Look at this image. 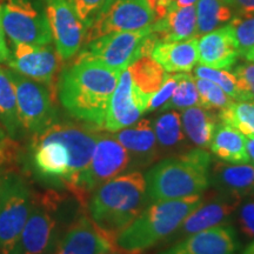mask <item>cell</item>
<instances>
[{
  "instance_id": "1",
  "label": "cell",
  "mask_w": 254,
  "mask_h": 254,
  "mask_svg": "<svg viewBox=\"0 0 254 254\" xmlns=\"http://www.w3.org/2000/svg\"><path fill=\"white\" fill-rule=\"evenodd\" d=\"M98 134L94 129L74 124H53L31 145L34 172L41 179L62 184L69 192L91 163Z\"/></svg>"
},
{
  "instance_id": "2",
  "label": "cell",
  "mask_w": 254,
  "mask_h": 254,
  "mask_svg": "<svg viewBox=\"0 0 254 254\" xmlns=\"http://www.w3.org/2000/svg\"><path fill=\"white\" fill-rule=\"evenodd\" d=\"M120 71L87 58H78L60 73L57 88L62 105L67 112L95 128H104Z\"/></svg>"
},
{
  "instance_id": "3",
  "label": "cell",
  "mask_w": 254,
  "mask_h": 254,
  "mask_svg": "<svg viewBox=\"0 0 254 254\" xmlns=\"http://www.w3.org/2000/svg\"><path fill=\"white\" fill-rule=\"evenodd\" d=\"M201 194L154 201L116 238L120 254H144L170 239L185 218L201 204Z\"/></svg>"
},
{
  "instance_id": "4",
  "label": "cell",
  "mask_w": 254,
  "mask_h": 254,
  "mask_svg": "<svg viewBox=\"0 0 254 254\" xmlns=\"http://www.w3.org/2000/svg\"><path fill=\"white\" fill-rule=\"evenodd\" d=\"M209 167L211 154L199 147L164 159L146 173L148 200L163 201L201 194L209 185Z\"/></svg>"
},
{
  "instance_id": "5",
  "label": "cell",
  "mask_w": 254,
  "mask_h": 254,
  "mask_svg": "<svg viewBox=\"0 0 254 254\" xmlns=\"http://www.w3.org/2000/svg\"><path fill=\"white\" fill-rule=\"evenodd\" d=\"M147 200L145 177L139 171H131L98 187L87 206L90 217L117 238L144 211Z\"/></svg>"
},
{
  "instance_id": "6",
  "label": "cell",
  "mask_w": 254,
  "mask_h": 254,
  "mask_svg": "<svg viewBox=\"0 0 254 254\" xmlns=\"http://www.w3.org/2000/svg\"><path fill=\"white\" fill-rule=\"evenodd\" d=\"M158 43L152 26L138 31L114 32L90 41L78 58L97 60L107 67L123 72L145 56H151Z\"/></svg>"
},
{
  "instance_id": "7",
  "label": "cell",
  "mask_w": 254,
  "mask_h": 254,
  "mask_svg": "<svg viewBox=\"0 0 254 254\" xmlns=\"http://www.w3.org/2000/svg\"><path fill=\"white\" fill-rule=\"evenodd\" d=\"M32 200L33 193L20 174L6 171L0 176V254L18 246Z\"/></svg>"
},
{
  "instance_id": "8",
  "label": "cell",
  "mask_w": 254,
  "mask_h": 254,
  "mask_svg": "<svg viewBox=\"0 0 254 254\" xmlns=\"http://www.w3.org/2000/svg\"><path fill=\"white\" fill-rule=\"evenodd\" d=\"M131 168V158L114 135L100 134L91 163L73 187L71 193L82 206H87L92 193L113 178Z\"/></svg>"
},
{
  "instance_id": "9",
  "label": "cell",
  "mask_w": 254,
  "mask_h": 254,
  "mask_svg": "<svg viewBox=\"0 0 254 254\" xmlns=\"http://www.w3.org/2000/svg\"><path fill=\"white\" fill-rule=\"evenodd\" d=\"M1 24L12 44L50 45L52 34L45 9L36 0H0Z\"/></svg>"
},
{
  "instance_id": "10",
  "label": "cell",
  "mask_w": 254,
  "mask_h": 254,
  "mask_svg": "<svg viewBox=\"0 0 254 254\" xmlns=\"http://www.w3.org/2000/svg\"><path fill=\"white\" fill-rule=\"evenodd\" d=\"M60 196L56 193L33 194L32 207L21 231L19 249L23 254H51L55 252L58 237V209Z\"/></svg>"
},
{
  "instance_id": "11",
  "label": "cell",
  "mask_w": 254,
  "mask_h": 254,
  "mask_svg": "<svg viewBox=\"0 0 254 254\" xmlns=\"http://www.w3.org/2000/svg\"><path fill=\"white\" fill-rule=\"evenodd\" d=\"M17 97L20 125L32 134H39L57 123V110L53 93L46 85L9 71Z\"/></svg>"
},
{
  "instance_id": "12",
  "label": "cell",
  "mask_w": 254,
  "mask_h": 254,
  "mask_svg": "<svg viewBox=\"0 0 254 254\" xmlns=\"http://www.w3.org/2000/svg\"><path fill=\"white\" fill-rule=\"evenodd\" d=\"M155 20V13L147 0H111L87 27L85 45L114 32L144 30L151 27Z\"/></svg>"
},
{
  "instance_id": "13",
  "label": "cell",
  "mask_w": 254,
  "mask_h": 254,
  "mask_svg": "<svg viewBox=\"0 0 254 254\" xmlns=\"http://www.w3.org/2000/svg\"><path fill=\"white\" fill-rule=\"evenodd\" d=\"M44 9L57 53L63 62L72 59L85 45L86 27L69 0H44Z\"/></svg>"
},
{
  "instance_id": "14",
  "label": "cell",
  "mask_w": 254,
  "mask_h": 254,
  "mask_svg": "<svg viewBox=\"0 0 254 254\" xmlns=\"http://www.w3.org/2000/svg\"><path fill=\"white\" fill-rule=\"evenodd\" d=\"M150 98V94L144 93L135 86L128 68L124 69L111 97L104 129L116 133L134 125L142 114L147 112Z\"/></svg>"
},
{
  "instance_id": "15",
  "label": "cell",
  "mask_w": 254,
  "mask_h": 254,
  "mask_svg": "<svg viewBox=\"0 0 254 254\" xmlns=\"http://www.w3.org/2000/svg\"><path fill=\"white\" fill-rule=\"evenodd\" d=\"M7 65L12 71L47 86H53L62 67V58L50 45L12 44Z\"/></svg>"
},
{
  "instance_id": "16",
  "label": "cell",
  "mask_w": 254,
  "mask_h": 254,
  "mask_svg": "<svg viewBox=\"0 0 254 254\" xmlns=\"http://www.w3.org/2000/svg\"><path fill=\"white\" fill-rule=\"evenodd\" d=\"M118 252L116 237L105 231L90 215H81L60 238L55 254H104Z\"/></svg>"
},
{
  "instance_id": "17",
  "label": "cell",
  "mask_w": 254,
  "mask_h": 254,
  "mask_svg": "<svg viewBox=\"0 0 254 254\" xmlns=\"http://www.w3.org/2000/svg\"><path fill=\"white\" fill-rule=\"evenodd\" d=\"M238 249L237 232L226 224L190 234L157 254H236Z\"/></svg>"
},
{
  "instance_id": "18",
  "label": "cell",
  "mask_w": 254,
  "mask_h": 254,
  "mask_svg": "<svg viewBox=\"0 0 254 254\" xmlns=\"http://www.w3.org/2000/svg\"><path fill=\"white\" fill-rule=\"evenodd\" d=\"M240 204V199L222 193H219V195L208 201L202 200L201 204L187 215L178 230L171 236L170 241L172 239L178 241L196 232L226 225L225 222L232 217Z\"/></svg>"
},
{
  "instance_id": "19",
  "label": "cell",
  "mask_w": 254,
  "mask_h": 254,
  "mask_svg": "<svg viewBox=\"0 0 254 254\" xmlns=\"http://www.w3.org/2000/svg\"><path fill=\"white\" fill-rule=\"evenodd\" d=\"M114 138L128 152L131 167H145L160 158L153 125L148 119H141L134 126L116 132Z\"/></svg>"
},
{
  "instance_id": "20",
  "label": "cell",
  "mask_w": 254,
  "mask_h": 254,
  "mask_svg": "<svg viewBox=\"0 0 254 254\" xmlns=\"http://www.w3.org/2000/svg\"><path fill=\"white\" fill-rule=\"evenodd\" d=\"M198 39V63L217 69H230L239 58L230 25H222Z\"/></svg>"
},
{
  "instance_id": "21",
  "label": "cell",
  "mask_w": 254,
  "mask_h": 254,
  "mask_svg": "<svg viewBox=\"0 0 254 254\" xmlns=\"http://www.w3.org/2000/svg\"><path fill=\"white\" fill-rule=\"evenodd\" d=\"M209 182L222 194L243 200L254 192V165L215 163L209 173Z\"/></svg>"
},
{
  "instance_id": "22",
  "label": "cell",
  "mask_w": 254,
  "mask_h": 254,
  "mask_svg": "<svg viewBox=\"0 0 254 254\" xmlns=\"http://www.w3.org/2000/svg\"><path fill=\"white\" fill-rule=\"evenodd\" d=\"M198 38L184 41H158L151 57L170 73H187L198 63Z\"/></svg>"
},
{
  "instance_id": "23",
  "label": "cell",
  "mask_w": 254,
  "mask_h": 254,
  "mask_svg": "<svg viewBox=\"0 0 254 254\" xmlns=\"http://www.w3.org/2000/svg\"><path fill=\"white\" fill-rule=\"evenodd\" d=\"M158 41H184L196 38L195 6L174 8L152 25Z\"/></svg>"
},
{
  "instance_id": "24",
  "label": "cell",
  "mask_w": 254,
  "mask_h": 254,
  "mask_svg": "<svg viewBox=\"0 0 254 254\" xmlns=\"http://www.w3.org/2000/svg\"><path fill=\"white\" fill-rule=\"evenodd\" d=\"M180 118L185 135L193 145L204 150L211 146L215 129L219 125L217 113L196 105L183 110Z\"/></svg>"
},
{
  "instance_id": "25",
  "label": "cell",
  "mask_w": 254,
  "mask_h": 254,
  "mask_svg": "<svg viewBox=\"0 0 254 254\" xmlns=\"http://www.w3.org/2000/svg\"><path fill=\"white\" fill-rule=\"evenodd\" d=\"M209 147L215 157L225 163H250L246 153V136L225 124L218 125Z\"/></svg>"
},
{
  "instance_id": "26",
  "label": "cell",
  "mask_w": 254,
  "mask_h": 254,
  "mask_svg": "<svg viewBox=\"0 0 254 254\" xmlns=\"http://www.w3.org/2000/svg\"><path fill=\"white\" fill-rule=\"evenodd\" d=\"M153 129L159 146L163 152H182L187 147L186 135L184 132L182 118L176 110L161 114L155 119Z\"/></svg>"
},
{
  "instance_id": "27",
  "label": "cell",
  "mask_w": 254,
  "mask_h": 254,
  "mask_svg": "<svg viewBox=\"0 0 254 254\" xmlns=\"http://www.w3.org/2000/svg\"><path fill=\"white\" fill-rule=\"evenodd\" d=\"M0 122L9 138H17L21 127L18 117L17 97L9 69L0 67Z\"/></svg>"
},
{
  "instance_id": "28",
  "label": "cell",
  "mask_w": 254,
  "mask_h": 254,
  "mask_svg": "<svg viewBox=\"0 0 254 254\" xmlns=\"http://www.w3.org/2000/svg\"><path fill=\"white\" fill-rule=\"evenodd\" d=\"M196 38L230 23L233 11L225 0H198L195 2Z\"/></svg>"
},
{
  "instance_id": "29",
  "label": "cell",
  "mask_w": 254,
  "mask_h": 254,
  "mask_svg": "<svg viewBox=\"0 0 254 254\" xmlns=\"http://www.w3.org/2000/svg\"><path fill=\"white\" fill-rule=\"evenodd\" d=\"M133 82L146 94L155 93L167 77V72L151 56L138 59L128 67Z\"/></svg>"
},
{
  "instance_id": "30",
  "label": "cell",
  "mask_w": 254,
  "mask_h": 254,
  "mask_svg": "<svg viewBox=\"0 0 254 254\" xmlns=\"http://www.w3.org/2000/svg\"><path fill=\"white\" fill-rule=\"evenodd\" d=\"M221 124L237 129L245 136H254V103L253 101H232L226 109L218 113Z\"/></svg>"
},
{
  "instance_id": "31",
  "label": "cell",
  "mask_w": 254,
  "mask_h": 254,
  "mask_svg": "<svg viewBox=\"0 0 254 254\" xmlns=\"http://www.w3.org/2000/svg\"><path fill=\"white\" fill-rule=\"evenodd\" d=\"M194 81L199 95V105L204 109L217 113V111L220 112L234 101L214 82L198 77H194Z\"/></svg>"
},
{
  "instance_id": "32",
  "label": "cell",
  "mask_w": 254,
  "mask_h": 254,
  "mask_svg": "<svg viewBox=\"0 0 254 254\" xmlns=\"http://www.w3.org/2000/svg\"><path fill=\"white\" fill-rule=\"evenodd\" d=\"M199 105V95L196 91L194 77L189 73H182L176 90L171 99L164 105L161 110H185Z\"/></svg>"
},
{
  "instance_id": "33",
  "label": "cell",
  "mask_w": 254,
  "mask_h": 254,
  "mask_svg": "<svg viewBox=\"0 0 254 254\" xmlns=\"http://www.w3.org/2000/svg\"><path fill=\"white\" fill-rule=\"evenodd\" d=\"M194 73L195 77L217 84L233 100H240L239 88H238L236 77L232 72H228L227 69H217L204 65H198L194 68Z\"/></svg>"
},
{
  "instance_id": "34",
  "label": "cell",
  "mask_w": 254,
  "mask_h": 254,
  "mask_svg": "<svg viewBox=\"0 0 254 254\" xmlns=\"http://www.w3.org/2000/svg\"><path fill=\"white\" fill-rule=\"evenodd\" d=\"M230 25L234 43L243 56L247 51L254 47V14L253 15H233Z\"/></svg>"
},
{
  "instance_id": "35",
  "label": "cell",
  "mask_w": 254,
  "mask_h": 254,
  "mask_svg": "<svg viewBox=\"0 0 254 254\" xmlns=\"http://www.w3.org/2000/svg\"><path fill=\"white\" fill-rule=\"evenodd\" d=\"M236 77L238 88L240 92V100L254 103V63H241L232 72Z\"/></svg>"
},
{
  "instance_id": "36",
  "label": "cell",
  "mask_w": 254,
  "mask_h": 254,
  "mask_svg": "<svg viewBox=\"0 0 254 254\" xmlns=\"http://www.w3.org/2000/svg\"><path fill=\"white\" fill-rule=\"evenodd\" d=\"M77 12L84 26L87 27L93 23L98 14L105 8L111 0H69Z\"/></svg>"
},
{
  "instance_id": "37",
  "label": "cell",
  "mask_w": 254,
  "mask_h": 254,
  "mask_svg": "<svg viewBox=\"0 0 254 254\" xmlns=\"http://www.w3.org/2000/svg\"><path fill=\"white\" fill-rule=\"evenodd\" d=\"M182 77V73H173V74H167L164 84L159 90L151 95L150 101H148L147 112L155 110H161L164 105L167 103L172 97L174 90H176L179 79Z\"/></svg>"
},
{
  "instance_id": "38",
  "label": "cell",
  "mask_w": 254,
  "mask_h": 254,
  "mask_svg": "<svg viewBox=\"0 0 254 254\" xmlns=\"http://www.w3.org/2000/svg\"><path fill=\"white\" fill-rule=\"evenodd\" d=\"M238 208V225L240 232L247 239L254 240V199H247Z\"/></svg>"
},
{
  "instance_id": "39",
  "label": "cell",
  "mask_w": 254,
  "mask_h": 254,
  "mask_svg": "<svg viewBox=\"0 0 254 254\" xmlns=\"http://www.w3.org/2000/svg\"><path fill=\"white\" fill-rule=\"evenodd\" d=\"M196 1H198V0H158V4L154 8L155 18H157L158 20V19L166 15L167 12L172 11L174 8L187 7V6L195 5Z\"/></svg>"
},
{
  "instance_id": "40",
  "label": "cell",
  "mask_w": 254,
  "mask_h": 254,
  "mask_svg": "<svg viewBox=\"0 0 254 254\" xmlns=\"http://www.w3.org/2000/svg\"><path fill=\"white\" fill-rule=\"evenodd\" d=\"M234 15H253L254 0H225Z\"/></svg>"
},
{
  "instance_id": "41",
  "label": "cell",
  "mask_w": 254,
  "mask_h": 254,
  "mask_svg": "<svg viewBox=\"0 0 254 254\" xmlns=\"http://www.w3.org/2000/svg\"><path fill=\"white\" fill-rule=\"evenodd\" d=\"M11 57V50L6 41V36L1 24V12H0V63H7Z\"/></svg>"
},
{
  "instance_id": "42",
  "label": "cell",
  "mask_w": 254,
  "mask_h": 254,
  "mask_svg": "<svg viewBox=\"0 0 254 254\" xmlns=\"http://www.w3.org/2000/svg\"><path fill=\"white\" fill-rule=\"evenodd\" d=\"M246 153L250 163L254 165V136L246 138Z\"/></svg>"
},
{
  "instance_id": "43",
  "label": "cell",
  "mask_w": 254,
  "mask_h": 254,
  "mask_svg": "<svg viewBox=\"0 0 254 254\" xmlns=\"http://www.w3.org/2000/svg\"><path fill=\"white\" fill-rule=\"evenodd\" d=\"M241 57H243V58L245 60H247V62L254 63V47H253V49L247 51V52L244 53V55Z\"/></svg>"
},
{
  "instance_id": "44",
  "label": "cell",
  "mask_w": 254,
  "mask_h": 254,
  "mask_svg": "<svg viewBox=\"0 0 254 254\" xmlns=\"http://www.w3.org/2000/svg\"><path fill=\"white\" fill-rule=\"evenodd\" d=\"M243 254H254V241L246 247V250L244 251Z\"/></svg>"
},
{
  "instance_id": "45",
  "label": "cell",
  "mask_w": 254,
  "mask_h": 254,
  "mask_svg": "<svg viewBox=\"0 0 254 254\" xmlns=\"http://www.w3.org/2000/svg\"><path fill=\"white\" fill-rule=\"evenodd\" d=\"M1 254H23V252H21V250L19 249V246H17V247H15V249H13L12 251H9V252L1 253Z\"/></svg>"
},
{
  "instance_id": "46",
  "label": "cell",
  "mask_w": 254,
  "mask_h": 254,
  "mask_svg": "<svg viewBox=\"0 0 254 254\" xmlns=\"http://www.w3.org/2000/svg\"><path fill=\"white\" fill-rule=\"evenodd\" d=\"M147 1H148V4H150L151 8L154 11L155 6H157V4H158V0H147Z\"/></svg>"
},
{
  "instance_id": "47",
  "label": "cell",
  "mask_w": 254,
  "mask_h": 254,
  "mask_svg": "<svg viewBox=\"0 0 254 254\" xmlns=\"http://www.w3.org/2000/svg\"><path fill=\"white\" fill-rule=\"evenodd\" d=\"M5 136H4V134H2V129H1V127H0V140H1V139H4Z\"/></svg>"
},
{
  "instance_id": "48",
  "label": "cell",
  "mask_w": 254,
  "mask_h": 254,
  "mask_svg": "<svg viewBox=\"0 0 254 254\" xmlns=\"http://www.w3.org/2000/svg\"><path fill=\"white\" fill-rule=\"evenodd\" d=\"M104 254H120L119 252H107V253H104Z\"/></svg>"
}]
</instances>
